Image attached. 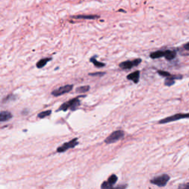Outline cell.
Listing matches in <instances>:
<instances>
[{
    "mask_svg": "<svg viewBox=\"0 0 189 189\" xmlns=\"http://www.w3.org/2000/svg\"><path fill=\"white\" fill-rule=\"evenodd\" d=\"M83 97V95H80L78 96V97H75V98L70 99V100H68L67 102H65V103H63V104H61V106H59V108L57 109L56 111H67L68 109H70L71 111L76 110L80 105V100H79V97Z\"/></svg>",
    "mask_w": 189,
    "mask_h": 189,
    "instance_id": "cell-1",
    "label": "cell"
},
{
    "mask_svg": "<svg viewBox=\"0 0 189 189\" xmlns=\"http://www.w3.org/2000/svg\"><path fill=\"white\" fill-rule=\"evenodd\" d=\"M125 132L122 130H116L111 133L104 140V142L106 144H111L119 141L124 137Z\"/></svg>",
    "mask_w": 189,
    "mask_h": 189,
    "instance_id": "cell-2",
    "label": "cell"
},
{
    "mask_svg": "<svg viewBox=\"0 0 189 189\" xmlns=\"http://www.w3.org/2000/svg\"><path fill=\"white\" fill-rule=\"evenodd\" d=\"M170 180V176L168 174H164L159 175V176H155L153 179H151L150 180V182L153 185H157L158 187H164L166 185L167 182Z\"/></svg>",
    "mask_w": 189,
    "mask_h": 189,
    "instance_id": "cell-3",
    "label": "cell"
},
{
    "mask_svg": "<svg viewBox=\"0 0 189 189\" xmlns=\"http://www.w3.org/2000/svg\"><path fill=\"white\" fill-rule=\"evenodd\" d=\"M185 118H189V113L188 114H182V113H178V114H175L173 115L169 116V117H165V118L162 119L159 121V124H165V123H170V122L176 121V120H181V119Z\"/></svg>",
    "mask_w": 189,
    "mask_h": 189,
    "instance_id": "cell-4",
    "label": "cell"
},
{
    "mask_svg": "<svg viewBox=\"0 0 189 189\" xmlns=\"http://www.w3.org/2000/svg\"><path fill=\"white\" fill-rule=\"evenodd\" d=\"M78 144V138H77V137H75V138L69 140V142L63 143V145H61V146L58 147L56 149V151L58 153H63V152H64V151H67V150L69 149V148H74V147L76 146Z\"/></svg>",
    "mask_w": 189,
    "mask_h": 189,
    "instance_id": "cell-5",
    "label": "cell"
},
{
    "mask_svg": "<svg viewBox=\"0 0 189 189\" xmlns=\"http://www.w3.org/2000/svg\"><path fill=\"white\" fill-rule=\"evenodd\" d=\"M72 88H73V85L72 84L64 85V86H61V87L52 91L51 94L55 96V97H58V96H61L62 95V94L68 93V92H69L70 91H72Z\"/></svg>",
    "mask_w": 189,
    "mask_h": 189,
    "instance_id": "cell-6",
    "label": "cell"
},
{
    "mask_svg": "<svg viewBox=\"0 0 189 189\" xmlns=\"http://www.w3.org/2000/svg\"><path fill=\"white\" fill-rule=\"evenodd\" d=\"M142 62V59L137 58L133 61H125L119 63V67L122 69H130L131 68L137 66Z\"/></svg>",
    "mask_w": 189,
    "mask_h": 189,
    "instance_id": "cell-7",
    "label": "cell"
},
{
    "mask_svg": "<svg viewBox=\"0 0 189 189\" xmlns=\"http://www.w3.org/2000/svg\"><path fill=\"white\" fill-rule=\"evenodd\" d=\"M140 72L139 70L134 71V72L128 74L126 76V78L129 80H132L134 82V83L137 84L139 82V80H140Z\"/></svg>",
    "mask_w": 189,
    "mask_h": 189,
    "instance_id": "cell-8",
    "label": "cell"
},
{
    "mask_svg": "<svg viewBox=\"0 0 189 189\" xmlns=\"http://www.w3.org/2000/svg\"><path fill=\"white\" fill-rule=\"evenodd\" d=\"M182 75H170V76L165 78V85L167 86H172L175 83V79H181L182 78Z\"/></svg>",
    "mask_w": 189,
    "mask_h": 189,
    "instance_id": "cell-9",
    "label": "cell"
},
{
    "mask_svg": "<svg viewBox=\"0 0 189 189\" xmlns=\"http://www.w3.org/2000/svg\"><path fill=\"white\" fill-rule=\"evenodd\" d=\"M13 117V114L8 111H1L0 112V121L5 122L10 120Z\"/></svg>",
    "mask_w": 189,
    "mask_h": 189,
    "instance_id": "cell-10",
    "label": "cell"
},
{
    "mask_svg": "<svg viewBox=\"0 0 189 189\" xmlns=\"http://www.w3.org/2000/svg\"><path fill=\"white\" fill-rule=\"evenodd\" d=\"M165 50H158L153 52L150 54V58L152 59H156V58H162V57H165Z\"/></svg>",
    "mask_w": 189,
    "mask_h": 189,
    "instance_id": "cell-11",
    "label": "cell"
},
{
    "mask_svg": "<svg viewBox=\"0 0 189 189\" xmlns=\"http://www.w3.org/2000/svg\"><path fill=\"white\" fill-rule=\"evenodd\" d=\"M52 58H51V57L50 58H42V59H40L39 61L36 63V67L38 68V69L43 68L46 64H47V62L52 61Z\"/></svg>",
    "mask_w": 189,
    "mask_h": 189,
    "instance_id": "cell-12",
    "label": "cell"
},
{
    "mask_svg": "<svg viewBox=\"0 0 189 189\" xmlns=\"http://www.w3.org/2000/svg\"><path fill=\"white\" fill-rule=\"evenodd\" d=\"M176 51L169 50V49H167V50H165V59L168 60V61H171V60L174 59L175 57H176Z\"/></svg>",
    "mask_w": 189,
    "mask_h": 189,
    "instance_id": "cell-13",
    "label": "cell"
},
{
    "mask_svg": "<svg viewBox=\"0 0 189 189\" xmlns=\"http://www.w3.org/2000/svg\"><path fill=\"white\" fill-rule=\"evenodd\" d=\"M72 18H77V19H95L98 18L99 16L96 15H78V16H74Z\"/></svg>",
    "mask_w": 189,
    "mask_h": 189,
    "instance_id": "cell-14",
    "label": "cell"
},
{
    "mask_svg": "<svg viewBox=\"0 0 189 189\" xmlns=\"http://www.w3.org/2000/svg\"><path fill=\"white\" fill-rule=\"evenodd\" d=\"M96 55H94V56L92 57V58H90V59H89V61H90L91 63H92L94 64V66H96V67L97 68H101V67H104L105 66H106V63H102L100 62V61H98L97 59H96Z\"/></svg>",
    "mask_w": 189,
    "mask_h": 189,
    "instance_id": "cell-15",
    "label": "cell"
},
{
    "mask_svg": "<svg viewBox=\"0 0 189 189\" xmlns=\"http://www.w3.org/2000/svg\"><path fill=\"white\" fill-rule=\"evenodd\" d=\"M90 89V86H88V85H86V86H78L76 89H75V92L77 93H85V92H88Z\"/></svg>",
    "mask_w": 189,
    "mask_h": 189,
    "instance_id": "cell-16",
    "label": "cell"
},
{
    "mask_svg": "<svg viewBox=\"0 0 189 189\" xmlns=\"http://www.w3.org/2000/svg\"><path fill=\"white\" fill-rule=\"evenodd\" d=\"M117 181V176H116L115 174H111V176L108 178L107 182L111 188H113V186H114V185L116 183Z\"/></svg>",
    "mask_w": 189,
    "mask_h": 189,
    "instance_id": "cell-17",
    "label": "cell"
},
{
    "mask_svg": "<svg viewBox=\"0 0 189 189\" xmlns=\"http://www.w3.org/2000/svg\"><path fill=\"white\" fill-rule=\"evenodd\" d=\"M51 113H52V110L43 111H41V112L38 113V114H37V117H38V118H40V119H43V118H44V117H47V116L50 115Z\"/></svg>",
    "mask_w": 189,
    "mask_h": 189,
    "instance_id": "cell-18",
    "label": "cell"
},
{
    "mask_svg": "<svg viewBox=\"0 0 189 189\" xmlns=\"http://www.w3.org/2000/svg\"><path fill=\"white\" fill-rule=\"evenodd\" d=\"M16 99V96L14 95L13 94H10L7 96H6L5 97H4L2 100V103H7L9 101H12V100H15Z\"/></svg>",
    "mask_w": 189,
    "mask_h": 189,
    "instance_id": "cell-19",
    "label": "cell"
},
{
    "mask_svg": "<svg viewBox=\"0 0 189 189\" xmlns=\"http://www.w3.org/2000/svg\"><path fill=\"white\" fill-rule=\"evenodd\" d=\"M157 73L159 74V75H161V76L165 77V78H167V77L171 75V73H169V72H166V71H163V70H158Z\"/></svg>",
    "mask_w": 189,
    "mask_h": 189,
    "instance_id": "cell-20",
    "label": "cell"
},
{
    "mask_svg": "<svg viewBox=\"0 0 189 189\" xmlns=\"http://www.w3.org/2000/svg\"><path fill=\"white\" fill-rule=\"evenodd\" d=\"M105 72H94V73H89V75H92V76H97V75H98V76H102V75H105Z\"/></svg>",
    "mask_w": 189,
    "mask_h": 189,
    "instance_id": "cell-21",
    "label": "cell"
},
{
    "mask_svg": "<svg viewBox=\"0 0 189 189\" xmlns=\"http://www.w3.org/2000/svg\"><path fill=\"white\" fill-rule=\"evenodd\" d=\"M184 48H185V49H187V50H189V43H187L186 44H185V45H184Z\"/></svg>",
    "mask_w": 189,
    "mask_h": 189,
    "instance_id": "cell-22",
    "label": "cell"
},
{
    "mask_svg": "<svg viewBox=\"0 0 189 189\" xmlns=\"http://www.w3.org/2000/svg\"><path fill=\"white\" fill-rule=\"evenodd\" d=\"M126 187H127V185H119V186L115 187V188H126Z\"/></svg>",
    "mask_w": 189,
    "mask_h": 189,
    "instance_id": "cell-23",
    "label": "cell"
}]
</instances>
